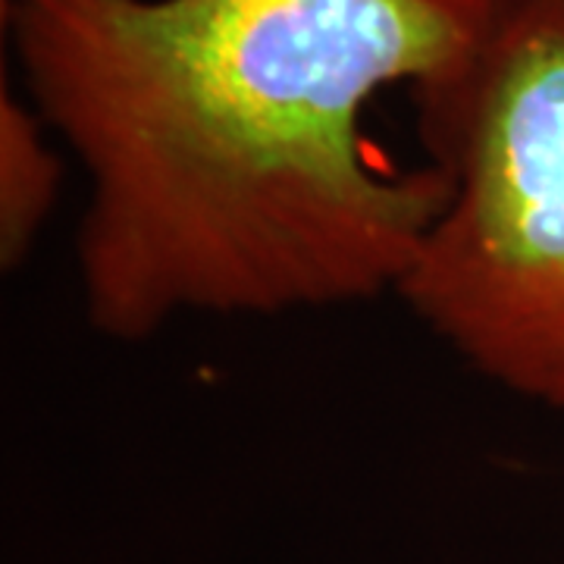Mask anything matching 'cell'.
I'll list each match as a JSON object with an SVG mask.
<instances>
[{"label": "cell", "mask_w": 564, "mask_h": 564, "mask_svg": "<svg viewBox=\"0 0 564 564\" xmlns=\"http://www.w3.org/2000/svg\"><path fill=\"white\" fill-rule=\"evenodd\" d=\"M496 0H0L29 104L85 180L88 326L282 317L395 295L445 202L364 135L462 61Z\"/></svg>", "instance_id": "obj_1"}, {"label": "cell", "mask_w": 564, "mask_h": 564, "mask_svg": "<svg viewBox=\"0 0 564 564\" xmlns=\"http://www.w3.org/2000/svg\"><path fill=\"white\" fill-rule=\"evenodd\" d=\"M408 95L445 202L399 299L484 380L564 417V0H496Z\"/></svg>", "instance_id": "obj_2"}, {"label": "cell", "mask_w": 564, "mask_h": 564, "mask_svg": "<svg viewBox=\"0 0 564 564\" xmlns=\"http://www.w3.org/2000/svg\"><path fill=\"white\" fill-rule=\"evenodd\" d=\"M63 182L57 139L10 85L0 88V263L17 270L51 217Z\"/></svg>", "instance_id": "obj_3"}]
</instances>
